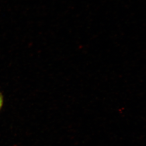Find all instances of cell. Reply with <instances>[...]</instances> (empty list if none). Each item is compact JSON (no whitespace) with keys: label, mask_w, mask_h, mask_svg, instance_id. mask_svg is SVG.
<instances>
[{"label":"cell","mask_w":146,"mask_h":146,"mask_svg":"<svg viewBox=\"0 0 146 146\" xmlns=\"http://www.w3.org/2000/svg\"><path fill=\"white\" fill-rule=\"evenodd\" d=\"M3 96L1 92H0V110L1 109L3 105Z\"/></svg>","instance_id":"1"}]
</instances>
